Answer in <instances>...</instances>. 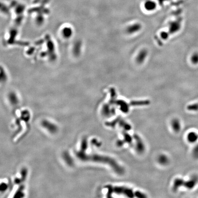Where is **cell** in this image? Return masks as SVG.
I'll return each instance as SVG.
<instances>
[{"label":"cell","mask_w":198,"mask_h":198,"mask_svg":"<svg viewBox=\"0 0 198 198\" xmlns=\"http://www.w3.org/2000/svg\"><path fill=\"white\" fill-rule=\"evenodd\" d=\"M198 182V178L197 176L192 177L190 180L185 181L181 178H177L175 180L173 186V190L176 191L178 190V188L182 186L185 188L191 190L193 189Z\"/></svg>","instance_id":"cell-1"},{"label":"cell","mask_w":198,"mask_h":198,"mask_svg":"<svg viewBox=\"0 0 198 198\" xmlns=\"http://www.w3.org/2000/svg\"><path fill=\"white\" fill-rule=\"evenodd\" d=\"M172 126L173 130L177 132H178L181 129V123L178 119H176L173 120L172 122Z\"/></svg>","instance_id":"cell-2"},{"label":"cell","mask_w":198,"mask_h":198,"mask_svg":"<svg viewBox=\"0 0 198 198\" xmlns=\"http://www.w3.org/2000/svg\"><path fill=\"white\" fill-rule=\"evenodd\" d=\"M188 140L190 143H194L196 142L198 139V135L196 133H190L188 135Z\"/></svg>","instance_id":"cell-3"},{"label":"cell","mask_w":198,"mask_h":198,"mask_svg":"<svg viewBox=\"0 0 198 198\" xmlns=\"http://www.w3.org/2000/svg\"><path fill=\"white\" fill-rule=\"evenodd\" d=\"M146 9L148 11H152L155 9V2L152 1H147L145 2V5Z\"/></svg>","instance_id":"cell-4"},{"label":"cell","mask_w":198,"mask_h":198,"mask_svg":"<svg viewBox=\"0 0 198 198\" xmlns=\"http://www.w3.org/2000/svg\"><path fill=\"white\" fill-rule=\"evenodd\" d=\"M146 56V52L143 51L139 53L137 57V61L139 62H142L143 61L145 60Z\"/></svg>","instance_id":"cell-5"},{"label":"cell","mask_w":198,"mask_h":198,"mask_svg":"<svg viewBox=\"0 0 198 198\" xmlns=\"http://www.w3.org/2000/svg\"><path fill=\"white\" fill-rule=\"evenodd\" d=\"M139 29H140V26L139 25H133L128 28V32L130 33L135 32L138 31Z\"/></svg>","instance_id":"cell-6"},{"label":"cell","mask_w":198,"mask_h":198,"mask_svg":"<svg viewBox=\"0 0 198 198\" xmlns=\"http://www.w3.org/2000/svg\"><path fill=\"white\" fill-rule=\"evenodd\" d=\"M187 109H188V110H190V111H198V103L189 105L187 107Z\"/></svg>","instance_id":"cell-7"},{"label":"cell","mask_w":198,"mask_h":198,"mask_svg":"<svg viewBox=\"0 0 198 198\" xmlns=\"http://www.w3.org/2000/svg\"><path fill=\"white\" fill-rule=\"evenodd\" d=\"M193 155L195 158H198V144L193 148Z\"/></svg>","instance_id":"cell-8"}]
</instances>
